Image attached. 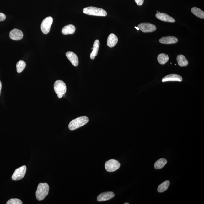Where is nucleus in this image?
Segmentation results:
<instances>
[{"label":"nucleus","mask_w":204,"mask_h":204,"mask_svg":"<svg viewBox=\"0 0 204 204\" xmlns=\"http://www.w3.org/2000/svg\"><path fill=\"white\" fill-rule=\"evenodd\" d=\"M125 204H129V203H125Z\"/></svg>","instance_id":"obj_29"},{"label":"nucleus","mask_w":204,"mask_h":204,"mask_svg":"<svg viewBox=\"0 0 204 204\" xmlns=\"http://www.w3.org/2000/svg\"><path fill=\"white\" fill-rule=\"evenodd\" d=\"M118 42V38L115 35L111 33L107 38V46L109 47L112 48L116 45Z\"/></svg>","instance_id":"obj_15"},{"label":"nucleus","mask_w":204,"mask_h":204,"mask_svg":"<svg viewBox=\"0 0 204 204\" xmlns=\"http://www.w3.org/2000/svg\"><path fill=\"white\" fill-rule=\"evenodd\" d=\"M100 43L99 40H95L93 44V49L92 53L90 55V58L92 59H94L95 57L98 55V50H99Z\"/></svg>","instance_id":"obj_16"},{"label":"nucleus","mask_w":204,"mask_h":204,"mask_svg":"<svg viewBox=\"0 0 204 204\" xmlns=\"http://www.w3.org/2000/svg\"><path fill=\"white\" fill-rule=\"evenodd\" d=\"M114 193L112 192H103L98 196L97 200L99 202L107 201L112 199L114 197Z\"/></svg>","instance_id":"obj_11"},{"label":"nucleus","mask_w":204,"mask_h":204,"mask_svg":"<svg viewBox=\"0 0 204 204\" xmlns=\"http://www.w3.org/2000/svg\"><path fill=\"white\" fill-rule=\"evenodd\" d=\"M120 167V163L117 160L114 159L107 161L105 164V169L108 172L115 171Z\"/></svg>","instance_id":"obj_5"},{"label":"nucleus","mask_w":204,"mask_h":204,"mask_svg":"<svg viewBox=\"0 0 204 204\" xmlns=\"http://www.w3.org/2000/svg\"><path fill=\"white\" fill-rule=\"evenodd\" d=\"M191 12L196 17L201 19L204 18V12L201 9L197 7H193L191 9Z\"/></svg>","instance_id":"obj_21"},{"label":"nucleus","mask_w":204,"mask_h":204,"mask_svg":"<svg viewBox=\"0 0 204 204\" xmlns=\"http://www.w3.org/2000/svg\"><path fill=\"white\" fill-rule=\"evenodd\" d=\"M135 28H136V29H137V30H140V29H139L138 28V27H135Z\"/></svg>","instance_id":"obj_28"},{"label":"nucleus","mask_w":204,"mask_h":204,"mask_svg":"<svg viewBox=\"0 0 204 204\" xmlns=\"http://www.w3.org/2000/svg\"><path fill=\"white\" fill-rule=\"evenodd\" d=\"M157 60L159 63L161 65L166 64L169 60V57L168 55L164 53H161L157 57Z\"/></svg>","instance_id":"obj_19"},{"label":"nucleus","mask_w":204,"mask_h":204,"mask_svg":"<svg viewBox=\"0 0 204 204\" xmlns=\"http://www.w3.org/2000/svg\"><path fill=\"white\" fill-rule=\"evenodd\" d=\"M178 41V39L176 37L172 36L163 37L159 40L160 43L165 44H176Z\"/></svg>","instance_id":"obj_12"},{"label":"nucleus","mask_w":204,"mask_h":204,"mask_svg":"<svg viewBox=\"0 0 204 204\" xmlns=\"http://www.w3.org/2000/svg\"><path fill=\"white\" fill-rule=\"evenodd\" d=\"M26 170L27 167L25 166H22L17 169L13 174L12 177V180L14 181H18L23 179L24 177Z\"/></svg>","instance_id":"obj_7"},{"label":"nucleus","mask_w":204,"mask_h":204,"mask_svg":"<svg viewBox=\"0 0 204 204\" xmlns=\"http://www.w3.org/2000/svg\"><path fill=\"white\" fill-rule=\"evenodd\" d=\"M1 89H2V83L1 81H0V95H1Z\"/></svg>","instance_id":"obj_27"},{"label":"nucleus","mask_w":204,"mask_h":204,"mask_svg":"<svg viewBox=\"0 0 204 204\" xmlns=\"http://www.w3.org/2000/svg\"><path fill=\"white\" fill-rule=\"evenodd\" d=\"M170 181H166L161 184L157 189L158 191L159 192L162 193L166 191L170 185Z\"/></svg>","instance_id":"obj_22"},{"label":"nucleus","mask_w":204,"mask_h":204,"mask_svg":"<svg viewBox=\"0 0 204 204\" xmlns=\"http://www.w3.org/2000/svg\"><path fill=\"white\" fill-rule=\"evenodd\" d=\"M75 27L73 25H68L63 28L62 33L63 34L66 35L73 34L75 32Z\"/></svg>","instance_id":"obj_17"},{"label":"nucleus","mask_w":204,"mask_h":204,"mask_svg":"<svg viewBox=\"0 0 204 204\" xmlns=\"http://www.w3.org/2000/svg\"><path fill=\"white\" fill-rule=\"evenodd\" d=\"M156 17L161 21L168 23H175V20L172 17L164 13L158 12L155 15Z\"/></svg>","instance_id":"obj_9"},{"label":"nucleus","mask_w":204,"mask_h":204,"mask_svg":"<svg viewBox=\"0 0 204 204\" xmlns=\"http://www.w3.org/2000/svg\"><path fill=\"white\" fill-rule=\"evenodd\" d=\"M177 60L179 65L180 67H185L188 65L189 62L188 60L184 56L182 55H178Z\"/></svg>","instance_id":"obj_18"},{"label":"nucleus","mask_w":204,"mask_h":204,"mask_svg":"<svg viewBox=\"0 0 204 204\" xmlns=\"http://www.w3.org/2000/svg\"><path fill=\"white\" fill-rule=\"evenodd\" d=\"M89 121V120L88 117L86 116L79 117L72 120L70 122L68 125V128L71 131L75 130L86 125L88 123Z\"/></svg>","instance_id":"obj_2"},{"label":"nucleus","mask_w":204,"mask_h":204,"mask_svg":"<svg viewBox=\"0 0 204 204\" xmlns=\"http://www.w3.org/2000/svg\"><path fill=\"white\" fill-rule=\"evenodd\" d=\"M183 80L181 76L177 74H170L166 76L163 78L162 80L163 82L167 81H180Z\"/></svg>","instance_id":"obj_13"},{"label":"nucleus","mask_w":204,"mask_h":204,"mask_svg":"<svg viewBox=\"0 0 204 204\" xmlns=\"http://www.w3.org/2000/svg\"><path fill=\"white\" fill-rule=\"evenodd\" d=\"M138 27L142 32L151 33L154 32L157 29L154 25L149 23H142L139 24Z\"/></svg>","instance_id":"obj_8"},{"label":"nucleus","mask_w":204,"mask_h":204,"mask_svg":"<svg viewBox=\"0 0 204 204\" xmlns=\"http://www.w3.org/2000/svg\"><path fill=\"white\" fill-rule=\"evenodd\" d=\"M49 186L47 183H40L38 185L36 192L37 200L41 201L44 200L49 194Z\"/></svg>","instance_id":"obj_1"},{"label":"nucleus","mask_w":204,"mask_h":204,"mask_svg":"<svg viewBox=\"0 0 204 204\" xmlns=\"http://www.w3.org/2000/svg\"><path fill=\"white\" fill-rule=\"evenodd\" d=\"M23 32L17 29H13L10 33V38L14 40H19L23 38Z\"/></svg>","instance_id":"obj_10"},{"label":"nucleus","mask_w":204,"mask_h":204,"mask_svg":"<svg viewBox=\"0 0 204 204\" xmlns=\"http://www.w3.org/2000/svg\"><path fill=\"white\" fill-rule=\"evenodd\" d=\"M66 55L73 65L75 66H78L79 64L78 58L76 54L71 51H68L66 53Z\"/></svg>","instance_id":"obj_14"},{"label":"nucleus","mask_w":204,"mask_h":204,"mask_svg":"<svg viewBox=\"0 0 204 204\" xmlns=\"http://www.w3.org/2000/svg\"><path fill=\"white\" fill-rule=\"evenodd\" d=\"M53 19L49 16L44 19L41 24V29L44 34H47L49 32L53 23Z\"/></svg>","instance_id":"obj_6"},{"label":"nucleus","mask_w":204,"mask_h":204,"mask_svg":"<svg viewBox=\"0 0 204 204\" xmlns=\"http://www.w3.org/2000/svg\"><path fill=\"white\" fill-rule=\"evenodd\" d=\"M54 89L55 91L57 94V97L59 98L62 97L64 94H66L67 87L64 82L61 80H57L55 81L54 85Z\"/></svg>","instance_id":"obj_4"},{"label":"nucleus","mask_w":204,"mask_h":204,"mask_svg":"<svg viewBox=\"0 0 204 204\" xmlns=\"http://www.w3.org/2000/svg\"><path fill=\"white\" fill-rule=\"evenodd\" d=\"M21 200L17 198H12L7 201V204H23Z\"/></svg>","instance_id":"obj_24"},{"label":"nucleus","mask_w":204,"mask_h":204,"mask_svg":"<svg viewBox=\"0 0 204 204\" xmlns=\"http://www.w3.org/2000/svg\"><path fill=\"white\" fill-rule=\"evenodd\" d=\"M26 66V64L24 61L23 60L19 61L16 64V69L18 73H21L22 71L25 69Z\"/></svg>","instance_id":"obj_23"},{"label":"nucleus","mask_w":204,"mask_h":204,"mask_svg":"<svg viewBox=\"0 0 204 204\" xmlns=\"http://www.w3.org/2000/svg\"><path fill=\"white\" fill-rule=\"evenodd\" d=\"M167 163V160L164 158H161L158 160L154 164V167L156 169H162Z\"/></svg>","instance_id":"obj_20"},{"label":"nucleus","mask_w":204,"mask_h":204,"mask_svg":"<svg viewBox=\"0 0 204 204\" xmlns=\"http://www.w3.org/2000/svg\"><path fill=\"white\" fill-rule=\"evenodd\" d=\"M83 12L89 15L99 16H106L107 15V12L103 9L94 7H86L83 9Z\"/></svg>","instance_id":"obj_3"},{"label":"nucleus","mask_w":204,"mask_h":204,"mask_svg":"<svg viewBox=\"0 0 204 204\" xmlns=\"http://www.w3.org/2000/svg\"><path fill=\"white\" fill-rule=\"evenodd\" d=\"M135 1L137 5L141 6L143 4L144 0H135Z\"/></svg>","instance_id":"obj_26"},{"label":"nucleus","mask_w":204,"mask_h":204,"mask_svg":"<svg viewBox=\"0 0 204 204\" xmlns=\"http://www.w3.org/2000/svg\"><path fill=\"white\" fill-rule=\"evenodd\" d=\"M6 19V16L3 13H0V21H3Z\"/></svg>","instance_id":"obj_25"}]
</instances>
